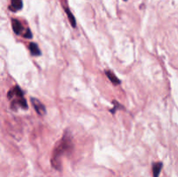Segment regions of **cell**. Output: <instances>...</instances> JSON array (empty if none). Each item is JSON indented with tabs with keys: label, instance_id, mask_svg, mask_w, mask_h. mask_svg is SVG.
<instances>
[{
	"label": "cell",
	"instance_id": "6da1fadb",
	"mask_svg": "<svg viewBox=\"0 0 178 177\" xmlns=\"http://www.w3.org/2000/svg\"><path fill=\"white\" fill-rule=\"evenodd\" d=\"M72 147V142L70 136H66V133L64 134V137L62 138L61 142L58 143V145L55 148L53 155L51 158V164L52 167L56 169H60L61 168V156L70 151L71 148Z\"/></svg>",
	"mask_w": 178,
	"mask_h": 177
},
{
	"label": "cell",
	"instance_id": "7a4b0ae2",
	"mask_svg": "<svg viewBox=\"0 0 178 177\" xmlns=\"http://www.w3.org/2000/svg\"><path fill=\"white\" fill-rule=\"evenodd\" d=\"M31 101H32V106L34 107V108H35L36 113H37L38 115H43L45 114V107L43 106V104L42 103H40L37 99L33 98V97L31 99Z\"/></svg>",
	"mask_w": 178,
	"mask_h": 177
},
{
	"label": "cell",
	"instance_id": "3957f363",
	"mask_svg": "<svg viewBox=\"0 0 178 177\" xmlns=\"http://www.w3.org/2000/svg\"><path fill=\"white\" fill-rule=\"evenodd\" d=\"M11 24H12V29H13L14 32H15L17 35H20V34L22 33L23 30H24L22 24H21L18 19H12Z\"/></svg>",
	"mask_w": 178,
	"mask_h": 177
},
{
	"label": "cell",
	"instance_id": "277c9868",
	"mask_svg": "<svg viewBox=\"0 0 178 177\" xmlns=\"http://www.w3.org/2000/svg\"><path fill=\"white\" fill-rule=\"evenodd\" d=\"M24 97V92L22 91V90L16 86L15 88H13L12 90H11L8 93V97L9 98H11L12 97Z\"/></svg>",
	"mask_w": 178,
	"mask_h": 177
},
{
	"label": "cell",
	"instance_id": "5b68a950",
	"mask_svg": "<svg viewBox=\"0 0 178 177\" xmlns=\"http://www.w3.org/2000/svg\"><path fill=\"white\" fill-rule=\"evenodd\" d=\"M23 8V2L22 0H11V6L10 9L12 11L19 10Z\"/></svg>",
	"mask_w": 178,
	"mask_h": 177
},
{
	"label": "cell",
	"instance_id": "8992f818",
	"mask_svg": "<svg viewBox=\"0 0 178 177\" xmlns=\"http://www.w3.org/2000/svg\"><path fill=\"white\" fill-rule=\"evenodd\" d=\"M105 74H106L107 77L109 79V81L114 84V85H117V84H120V80L116 76V75L109 71H105Z\"/></svg>",
	"mask_w": 178,
	"mask_h": 177
},
{
	"label": "cell",
	"instance_id": "52a82bcc",
	"mask_svg": "<svg viewBox=\"0 0 178 177\" xmlns=\"http://www.w3.org/2000/svg\"><path fill=\"white\" fill-rule=\"evenodd\" d=\"M163 168V163L162 162H156L152 165V171H153V176L154 177H158L159 174L162 170Z\"/></svg>",
	"mask_w": 178,
	"mask_h": 177
},
{
	"label": "cell",
	"instance_id": "ba28073f",
	"mask_svg": "<svg viewBox=\"0 0 178 177\" xmlns=\"http://www.w3.org/2000/svg\"><path fill=\"white\" fill-rule=\"evenodd\" d=\"M29 49H30L31 53L33 56H40L41 55V51H40L37 44L35 43H31L30 45H29Z\"/></svg>",
	"mask_w": 178,
	"mask_h": 177
},
{
	"label": "cell",
	"instance_id": "9c48e42d",
	"mask_svg": "<svg viewBox=\"0 0 178 177\" xmlns=\"http://www.w3.org/2000/svg\"><path fill=\"white\" fill-rule=\"evenodd\" d=\"M65 11H66V14H67V16H68V18H69V21H70V23H71V26L73 27V28H75L76 27V19H75V17H74V16H73V14L71 13V11L69 10V9H65Z\"/></svg>",
	"mask_w": 178,
	"mask_h": 177
},
{
	"label": "cell",
	"instance_id": "30bf717a",
	"mask_svg": "<svg viewBox=\"0 0 178 177\" xmlns=\"http://www.w3.org/2000/svg\"><path fill=\"white\" fill-rule=\"evenodd\" d=\"M24 36H25V38H32V34L30 29H28V30L26 31L25 34H24Z\"/></svg>",
	"mask_w": 178,
	"mask_h": 177
}]
</instances>
